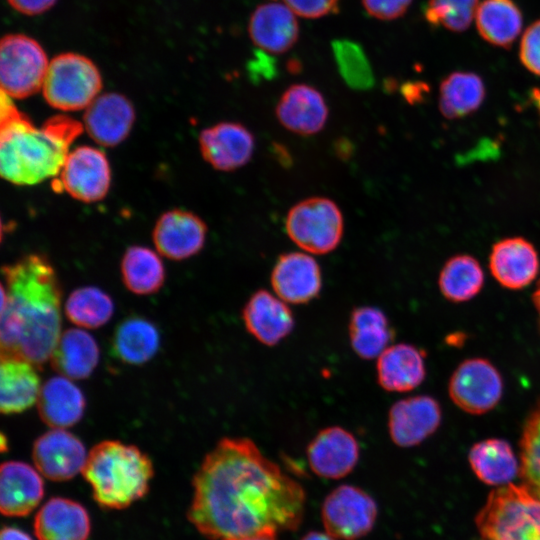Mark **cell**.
Masks as SVG:
<instances>
[{"mask_svg": "<svg viewBox=\"0 0 540 540\" xmlns=\"http://www.w3.org/2000/svg\"><path fill=\"white\" fill-rule=\"evenodd\" d=\"M153 472L150 458L138 447L115 440L95 445L82 470L95 501L109 509H123L145 496Z\"/></svg>", "mask_w": 540, "mask_h": 540, "instance_id": "4", "label": "cell"}, {"mask_svg": "<svg viewBox=\"0 0 540 540\" xmlns=\"http://www.w3.org/2000/svg\"><path fill=\"white\" fill-rule=\"evenodd\" d=\"M35 364L16 354L1 352L0 409L20 413L37 402L41 385Z\"/></svg>", "mask_w": 540, "mask_h": 540, "instance_id": "24", "label": "cell"}, {"mask_svg": "<svg viewBox=\"0 0 540 540\" xmlns=\"http://www.w3.org/2000/svg\"><path fill=\"white\" fill-rule=\"evenodd\" d=\"M485 96V84L478 74L455 71L441 81L439 110L447 119H460L477 111Z\"/></svg>", "mask_w": 540, "mask_h": 540, "instance_id": "32", "label": "cell"}, {"mask_svg": "<svg viewBox=\"0 0 540 540\" xmlns=\"http://www.w3.org/2000/svg\"><path fill=\"white\" fill-rule=\"evenodd\" d=\"M65 314L73 324L94 329L106 324L113 315L111 297L98 287L84 286L73 290L65 302Z\"/></svg>", "mask_w": 540, "mask_h": 540, "instance_id": "36", "label": "cell"}, {"mask_svg": "<svg viewBox=\"0 0 540 540\" xmlns=\"http://www.w3.org/2000/svg\"><path fill=\"white\" fill-rule=\"evenodd\" d=\"M472 471L482 482L503 486L519 474L520 464L511 445L498 438L474 444L468 454Z\"/></svg>", "mask_w": 540, "mask_h": 540, "instance_id": "30", "label": "cell"}, {"mask_svg": "<svg viewBox=\"0 0 540 540\" xmlns=\"http://www.w3.org/2000/svg\"><path fill=\"white\" fill-rule=\"evenodd\" d=\"M136 120L132 102L116 92L100 94L86 109L83 127L103 147H115L130 134Z\"/></svg>", "mask_w": 540, "mask_h": 540, "instance_id": "17", "label": "cell"}, {"mask_svg": "<svg viewBox=\"0 0 540 540\" xmlns=\"http://www.w3.org/2000/svg\"><path fill=\"white\" fill-rule=\"evenodd\" d=\"M207 225L192 211L174 208L162 213L152 230L155 250L163 257L180 261L198 254L204 247Z\"/></svg>", "mask_w": 540, "mask_h": 540, "instance_id": "12", "label": "cell"}, {"mask_svg": "<svg viewBox=\"0 0 540 540\" xmlns=\"http://www.w3.org/2000/svg\"><path fill=\"white\" fill-rule=\"evenodd\" d=\"M301 540H336V538L327 533L326 531H310L305 534Z\"/></svg>", "mask_w": 540, "mask_h": 540, "instance_id": "46", "label": "cell"}, {"mask_svg": "<svg viewBox=\"0 0 540 540\" xmlns=\"http://www.w3.org/2000/svg\"><path fill=\"white\" fill-rule=\"evenodd\" d=\"M50 61L43 47L32 37L11 33L1 39V91L23 99L42 89Z\"/></svg>", "mask_w": 540, "mask_h": 540, "instance_id": "8", "label": "cell"}, {"mask_svg": "<svg viewBox=\"0 0 540 540\" xmlns=\"http://www.w3.org/2000/svg\"><path fill=\"white\" fill-rule=\"evenodd\" d=\"M296 14L304 18H320L335 11L339 0H283Z\"/></svg>", "mask_w": 540, "mask_h": 540, "instance_id": "42", "label": "cell"}, {"mask_svg": "<svg viewBox=\"0 0 540 540\" xmlns=\"http://www.w3.org/2000/svg\"><path fill=\"white\" fill-rule=\"evenodd\" d=\"M533 304L538 314L539 326H540V279L537 283L536 289L532 295Z\"/></svg>", "mask_w": 540, "mask_h": 540, "instance_id": "49", "label": "cell"}, {"mask_svg": "<svg viewBox=\"0 0 540 540\" xmlns=\"http://www.w3.org/2000/svg\"><path fill=\"white\" fill-rule=\"evenodd\" d=\"M275 112L283 127L304 136L320 132L329 113L323 95L307 84L289 86L281 95Z\"/></svg>", "mask_w": 540, "mask_h": 540, "instance_id": "21", "label": "cell"}, {"mask_svg": "<svg viewBox=\"0 0 540 540\" xmlns=\"http://www.w3.org/2000/svg\"><path fill=\"white\" fill-rule=\"evenodd\" d=\"M285 228L289 238L300 248L314 254H326L342 239L343 215L331 199L311 197L289 210Z\"/></svg>", "mask_w": 540, "mask_h": 540, "instance_id": "7", "label": "cell"}, {"mask_svg": "<svg viewBox=\"0 0 540 540\" xmlns=\"http://www.w3.org/2000/svg\"><path fill=\"white\" fill-rule=\"evenodd\" d=\"M102 77L92 60L67 52L49 63L42 86L48 105L63 112L85 110L99 95Z\"/></svg>", "mask_w": 540, "mask_h": 540, "instance_id": "6", "label": "cell"}, {"mask_svg": "<svg viewBox=\"0 0 540 540\" xmlns=\"http://www.w3.org/2000/svg\"><path fill=\"white\" fill-rule=\"evenodd\" d=\"M246 330L258 342L275 346L294 328V317L287 303L267 290L254 292L242 310Z\"/></svg>", "mask_w": 540, "mask_h": 540, "instance_id": "20", "label": "cell"}, {"mask_svg": "<svg viewBox=\"0 0 540 540\" xmlns=\"http://www.w3.org/2000/svg\"><path fill=\"white\" fill-rule=\"evenodd\" d=\"M271 286L276 296L286 303H308L321 291V269L317 261L305 253H284L272 269Z\"/></svg>", "mask_w": 540, "mask_h": 540, "instance_id": "18", "label": "cell"}, {"mask_svg": "<svg viewBox=\"0 0 540 540\" xmlns=\"http://www.w3.org/2000/svg\"><path fill=\"white\" fill-rule=\"evenodd\" d=\"M441 294L450 302L462 303L475 297L484 284V272L471 255L458 254L442 267L439 279Z\"/></svg>", "mask_w": 540, "mask_h": 540, "instance_id": "34", "label": "cell"}, {"mask_svg": "<svg viewBox=\"0 0 540 540\" xmlns=\"http://www.w3.org/2000/svg\"><path fill=\"white\" fill-rule=\"evenodd\" d=\"M310 469L325 479H341L350 474L360 457L355 436L340 426L320 430L306 450Z\"/></svg>", "mask_w": 540, "mask_h": 540, "instance_id": "14", "label": "cell"}, {"mask_svg": "<svg viewBox=\"0 0 540 540\" xmlns=\"http://www.w3.org/2000/svg\"><path fill=\"white\" fill-rule=\"evenodd\" d=\"M1 352L40 366L50 359L61 335V287L40 254H29L2 267Z\"/></svg>", "mask_w": 540, "mask_h": 540, "instance_id": "2", "label": "cell"}, {"mask_svg": "<svg viewBox=\"0 0 540 540\" xmlns=\"http://www.w3.org/2000/svg\"><path fill=\"white\" fill-rule=\"evenodd\" d=\"M44 494L39 471L27 463L8 461L0 470V509L9 517L28 515Z\"/></svg>", "mask_w": 540, "mask_h": 540, "instance_id": "23", "label": "cell"}, {"mask_svg": "<svg viewBox=\"0 0 540 540\" xmlns=\"http://www.w3.org/2000/svg\"><path fill=\"white\" fill-rule=\"evenodd\" d=\"M36 403L42 421L57 429L75 425L85 409V398L81 390L71 379L62 375L45 382Z\"/></svg>", "mask_w": 540, "mask_h": 540, "instance_id": "27", "label": "cell"}, {"mask_svg": "<svg viewBox=\"0 0 540 540\" xmlns=\"http://www.w3.org/2000/svg\"><path fill=\"white\" fill-rule=\"evenodd\" d=\"M336 155L342 159H347L352 155V144L346 138H340L336 141L335 145Z\"/></svg>", "mask_w": 540, "mask_h": 540, "instance_id": "45", "label": "cell"}, {"mask_svg": "<svg viewBox=\"0 0 540 540\" xmlns=\"http://www.w3.org/2000/svg\"><path fill=\"white\" fill-rule=\"evenodd\" d=\"M366 12L380 20H394L403 16L412 0H361Z\"/></svg>", "mask_w": 540, "mask_h": 540, "instance_id": "41", "label": "cell"}, {"mask_svg": "<svg viewBox=\"0 0 540 540\" xmlns=\"http://www.w3.org/2000/svg\"><path fill=\"white\" fill-rule=\"evenodd\" d=\"M198 140L203 159L214 169L224 172L246 165L255 148L253 134L238 122L224 121L204 128Z\"/></svg>", "mask_w": 540, "mask_h": 540, "instance_id": "13", "label": "cell"}, {"mask_svg": "<svg viewBox=\"0 0 540 540\" xmlns=\"http://www.w3.org/2000/svg\"><path fill=\"white\" fill-rule=\"evenodd\" d=\"M158 348L159 333L151 322L143 318L126 319L114 333L113 350L125 363L143 364L156 354Z\"/></svg>", "mask_w": 540, "mask_h": 540, "instance_id": "35", "label": "cell"}, {"mask_svg": "<svg viewBox=\"0 0 540 540\" xmlns=\"http://www.w3.org/2000/svg\"><path fill=\"white\" fill-rule=\"evenodd\" d=\"M477 8L478 0H428L424 16L434 27L463 32L475 18Z\"/></svg>", "mask_w": 540, "mask_h": 540, "instance_id": "39", "label": "cell"}, {"mask_svg": "<svg viewBox=\"0 0 540 540\" xmlns=\"http://www.w3.org/2000/svg\"><path fill=\"white\" fill-rule=\"evenodd\" d=\"M530 99L540 118V87H535L531 90Z\"/></svg>", "mask_w": 540, "mask_h": 540, "instance_id": "48", "label": "cell"}, {"mask_svg": "<svg viewBox=\"0 0 540 540\" xmlns=\"http://www.w3.org/2000/svg\"><path fill=\"white\" fill-rule=\"evenodd\" d=\"M378 384L388 392H408L425 379L423 353L414 345H389L378 357L376 364Z\"/></svg>", "mask_w": 540, "mask_h": 540, "instance_id": "25", "label": "cell"}, {"mask_svg": "<svg viewBox=\"0 0 540 540\" xmlns=\"http://www.w3.org/2000/svg\"><path fill=\"white\" fill-rule=\"evenodd\" d=\"M248 32L257 47L280 54L290 50L297 42L299 25L295 13L285 3L267 2L259 5L251 14Z\"/></svg>", "mask_w": 540, "mask_h": 540, "instance_id": "22", "label": "cell"}, {"mask_svg": "<svg viewBox=\"0 0 540 540\" xmlns=\"http://www.w3.org/2000/svg\"><path fill=\"white\" fill-rule=\"evenodd\" d=\"M273 152L277 155V159L280 160L282 164H288L291 160L289 153L281 145H274Z\"/></svg>", "mask_w": 540, "mask_h": 540, "instance_id": "47", "label": "cell"}, {"mask_svg": "<svg viewBox=\"0 0 540 540\" xmlns=\"http://www.w3.org/2000/svg\"><path fill=\"white\" fill-rule=\"evenodd\" d=\"M475 22L486 42L508 49L521 33L523 16L513 0H483L478 5Z\"/></svg>", "mask_w": 540, "mask_h": 540, "instance_id": "31", "label": "cell"}, {"mask_svg": "<svg viewBox=\"0 0 540 540\" xmlns=\"http://www.w3.org/2000/svg\"><path fill=\"white\" fill-rule=\"evenodd\" d=\"M188 518L211 540L294 531L302 523L303 486L246 437H225L193 479Z\"/></svg>", "mask_w": 540, "mask_h": 540, "instance_id": "1", "label": "cell"}, {"mask_svg": "<svg viewBox=\"0 0 540 540\" xmlns=\"http://www.w3.org/2000/svg\"><path fill=\"white\" fill-rule=\"evenodd\" d=\"M441 420V407L433 397L412 396L391 406L388 431L397 446L413 447L430 437L440 426Z\"/></svg>", "mask_w": 540, "mask_h": 540, "instance_id": "15", "label": "cell"}, {"mask_svg": "<svg viewBox=\"0 0 540 540\" xmlns=\"http://www.w3.org/2000/svg\"><path fill=\"white\" fill-rule=\"evenodd\" d=\"M348 333L353 351L364 360L377 358L394 338V331L385 313L373 306L353 309Z\"/></svg>", "mask_w": 540, "mask_h": 540, "instance_id": "29", "label": "cell"}, {"mask_svg": "<svg viewBox=\"0 0 540 540\" xmlns=\"http://www.w3.org/2000/svg\"><path fill=\"white\" fill-rule=\"evenodd\" d=\"M475 523L480 540H540V498L522 484L499 486Z\"/></svg>", "mask_w": 540, "mask_h": 540, "instance_id": "5", "label": "cell"}, {"mask_svg": "<svg viewBox=\"0 0 540 540\" xmlns=\"http://www.w3.org/2000/svg\"><path fill=\"white\" fill-rule=\"evenodd\" d=\"M331 47L337 69L351 89L366 91L374 86L373 70L360 44L349 39H335Z\"/></svg>", "mask_w": 540, "mask_h": 540, "instance_id": "37", "label": "cell"}, {"mask_svg": "<svg viewBox=\"0 0 540 540\" xmlns=\"http://www.w3.org/2000/svg\"><path fill=\"white\" fill-rule=\"evenodd\" d=\"M161 255L147 246H129L121 259V278L125 287L137 295H150L161 289L165 268Z\"/></svg>", "mask_w": 540, "mask_h": 540, "instance_id": "33", "label": "cell"}, {"mask_svg": "<svg viewBox=\"0 0 540 540\" xmlns=\"http://www.w3.org/2000/svg\"><path fill=\"white\" fill-rule=\"evenodd\" d=\"M7 2L17 12L35 16L51 9L57 0H7Z\"/></svg>", "mask_w": 540, "mask_h": 540, "instance_id": "43", "label": "cell"}, {"mask_svg": "<svg viewBox=\"0 0 540 540\" xmlns=\"http://www.w3.org/2000/svg\"><path fill=\"white\" fill-rule=\"evenodd\" d=\"M519 476L522 485L540 498V400L530 411L522 429Z\"/></svg>", "mask_w": 540, "mask_h": 540, "instance_id": "38", "label": "cell"}, {"mask_svg": "<svg viewBox=\"0 0 540 540\" xmlns=\"http://www.w3.org/2000/svg\"><path fill=\"white\" fill-rule=\"evenodd\" d=\"M32 457L39 473L52 481L72 479L82 472L87 459L81 440L57 428H52L36 439Z\"/></svg>", "mask_w": 540, "mask_h": 540, "instance_id": "16", "label": "cell"}, {"mask_svg": "<svg viewBox=\"0 0 540 540\" xmlns=\"http://www.w3.org/2000/svg\"><path fill=\"white\" fill-rule=\"evenodd\" d=\"M519 58L529 72L540 76V19L525 30L521 38Z\"/></svg>", "mask_w": 540, "mask_h": 540, "instance_id": "40", "label": "cell"}, {"mask_svg": "<svg viewBox=\"0 0 540 540\" xmlns=\"http://www.w3.org/2000/svg\"><path fill=\"white\" fill-rule=\"evenodd\" d=\"M539 256L531 242L509 237L496 242L490 252L489 268L496 281L511 290H520L536 278Z\"/></svg>", "mask_w": 540, "mask_h": 540, "instance_id": "19", "label": "cell"}, {"mask_svg": "<svg viewBox=\"0 0 540 540\" xmlns=\"http://www.w3.org/2000/svg\"><path fill=\"white\" fill-rule=\"evenodd\" d=\"M377 515L378 507L372 496L349 484L333 489L321 507L325 531L340 540H357L367 535Z\"/></svg>", "mask_w": 540, "mask_h": 540, "instance_id": "9", "label": "cell"}, {"mask_svg": "<svg viewBox=\"0 0 540 540\" xmlns=\"http://www.w3.org/2000/svg\"><path fill=\"white\" fill-rule=\"evenodd\" d=\"M34 531L38 540H87L89 515L73 500L51 498L36 514Z\"/></svg>", "mask_w": 540, "mask_h": 540, "instance_id": "26", "label": "cell"}, {"mask_svg": "<svg viewBox=\"0 0 540 540\" xmlns=\"http://www.w3.org/2000/svg\"><path fill=\"white\" fill-rule=\"evenodd\" d=\"M111 167L99 148L81 145L70 151L55 178V190H63L83 203L103 200L111 186Z\"/></svg>", "mask_w": 540, "mask_h": 540, "instance_id": "10", "label": "cell"}, {"mask_svg": "<svg viewBox=\"0 0 540 540\" xmlns=\"http://www.w3.org/2000/svg\"><path fill=\"white\" fill-rule=\"evenodd\" d=\"M277 535H260L246 538L229 539V540H278Z\"/></svg>", "mask_w": 540, "mask_h": 540, "instance_id": "50", "label": "cell"}, {"mask_svg": "<svg viewBox=\"0 0 540 540\" xmlns=\"http://www.w3.org/2000/svg\"><path fill=\"white\" fill-rule=\"evenodd\" d=\"M1 540H32V538L18 528L4 527L1 532Z\"/></svg>", "mask_w": 540, "mask_h": 540, "instance_id": "44", "label": "cell"}, {"mask_svg": "<svg viewBox=\"0 0 540 540\" xmlns=\"http://www.w3.org/2000/svg\"><path fill=\"white\" fill-rule=\"evenodd\" d=\"M451 400L463 411L480 415L499 403L503 394V380L496 367L483 358L463 361L449 380Z\"/></svg>", "mask_w": 540, "mask_h": 540, "instance_id": "11", "label": "cell"}, {"mask_svg": "<svg viewBox=\"0 0 540 540\" xmlns=\"http://www.w3.org/2000/svg\"><path fill=\"white\" fill-rule=\"evenodd\" d=\"M50 359L60 375L71 380L85 379L98 364L99 348L88 332L72 328L61 333Z\"/></svg>", "mask_w": 540, "mask_h": 540, "instance_id": "28", "label": "cell"}, {"mask_svg": "<svg viewBox=\"0 0 540 540\" xmlns=\"http://www.w3.org/2000/svg\"><path fill=\"white\" fill-rule=\"evenodd\" d=\"M1 91L0 174L6 181L31 186L56 178L69 147L82 133L83 123L63 114L47 119L41 127L20 112Z\"/></svg>", "mask_w": 540, "mask_h": 540, "instance_id": "3", "label": "cell"}]
</instances>
